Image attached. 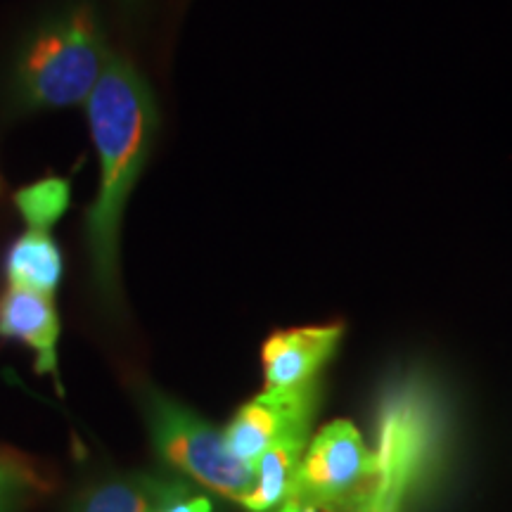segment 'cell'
<instances>
[{
	"instance_id": "obj_1",
	"label": "cell",
	"mask_w": 512,
	"mask_h": 512,
	"mask_svg": "<svg viewBox=\"0 0 512 512\" xmlns=\"http://www.w3.org/2000/svg\"><path fill=\"white\" fill-rule=\"evenodd\" d=\"M88 119L100 159V188L86 216V247L93 283L112 302L119 297L121 219L157 131L155 98L124 57L114 55L95 86Z\"/></svg>"
},
{
	"instance_id": "obj_2",
	"label": "cell",
	"mask_w": 512,
	"mask_h": 512,
	"mask_svg": "<svg viewBox=\"0 0 512 512\" xmlns=\"http://www.w3.org/2000/svg\"><path fill=\"white\" fill-rule=\"evenodd\" d=\"M91 12L64 15L22 48L15 64V95L27 110H62L91 100L112 62Z\"/></svg>"
},
{
	"instance_id": "obj_3",
	"label": "cell",
	"mask_w": 512,
	"mask_h": 512,
	"mask_svg": "<svg viewBox=\"0 0 512 512\" xmlns=\"http://www.w3.org/2000/svg\"><path fill=\"white\" fill-rule=\"evenodd\" d=\"M434 451V413L425 392L399 384L384 396L377 420V475L370 489L342 512H403Z\"/></svg>"
},
{
	"instance_id": "obj_4",
	"label": "cell",
	"mask_w": 512,
	"mask_h": 512,
	"mask_svg": "<svg viewBox=\"0 0 512 512\" xmlns=\"http://www.w3.org/2000/svg\"><path fill=\"white\" fill-rule=\"evenodd\" d=\"M145 408L152 441L166 463L230 501H247L254 489V467L230 453L223 432L159 392L147 394Z\"/></svg>"
},
{
	"instance_id": "obj_5",
	"label": "cell",
	"mask_w": 512,
	"mask_h": 512,
	"mask_svg": "<svg viewBox=\"0 0 512 512\" xmlns=\"http://www.w3.org/2000/svg\"><path fill=\"white\" fill-rule=\"evenodd\" d=\"M375 475L377 456L363 434L349 420H335L309 441L287 498L342 512L366 494Z\"/></svg>"
},
{
	"instance_id": "obj_6",
	"label": "cell",
	"mask_w": 512,
	"mask_h": 512,
	"mask_svg": "<svg viewBox=\"0 0 512 512\" xmlns=\"http://www.w3.org/2000/svg\"><path fill=\"white\" fill-rule=\"evenodd\" d=\"M320 399L318 382L299 389H264L233 415L223 430L235 458L252 465L273 441L299 427H311Z\"/></svg>"
},
{
	"instance_id": "obj_7",
	"label": "cell",
	"mask_w": 512,
	"mask_h": 512,
	"mask_svg": "<svg viewBox=\"0 0 512 512\" xmlns=\"http://www.w3.org/2000/svg\"><path fill=\"white\" fill-rule=\"evenodd\" d=\"M342 335V325L275 332L261 351L266 389H299L318 382V373L335 356Z\"/></svg>"
},
{
	"instance_id": "obj_8",
	"label": "cell",
	"mask_w": 512,
	"mask_h": 512,
	"mask_svg": "<svg viewBox=\"0 0 512 512\" xmlns=\"http://www.w3.org/2000/svg\"><path fill=\"white\" fill-rule=\"evenodd\" d=\"M0 337L17 339L36 351V373L53 375L57 387V339L60 318L50 294L8 287L0 297Z\"/></svg>"
},
{
	"instance_id": "obj_9",
	"label": "cell",
	"mask_w": 512,
	"mask_h": 512,
	"mask_svg": "<svg viewBox=\"0 0 512 512\" xmlns=\"http://www.w3.org/2000/svg\"><path fill=\"white\" fill-rule=\"evenodd\" d=\"M185 498V486L162 475L112 477L91 486L74 512H164Z\"/></svg>"
},
{
	"instance_id": "obj_10",
	"label": "cell",
	"mask_w": 512,
	"mask_h": 512,
	"mask_svg": "<svg viewBox=\"0 0 512 512\" xmlns=\"http://www.w3.org/2000/svg\"><path fill=\"white\" fill-rule=\"evenodd\" d=\"M311 427L287 432L285 437L273 441L254 463V489L242 503L249 512H271L280 508L290 494L292 479L309 448Z\"/></svg>"
},
{
	"instance_id": "obj_11",
	"label": "cell",
	"mask_w": 512,
	"mask_h": 512,
	"mask_svg": "<svg viewBox=\"0 0 512 512\" xmlns=\"http://www.w3.org/2000/svg\"><path fill=\"white\" fill-rule=\"evenodd\" d=\"M5 273L12 287H24V290L53 297L62 278V254L48 233L27 230L12 245Z\"/></svg>"
},
{
	"instance_id": "obj_12",
	"label": "cell",
	"mask_w": 512,
	"mask_h": 512,
	"mask_svg": "<svg viewBox=\"0 0 512 512\" xmlns=\"http://www.w3.org/2000/svg\"><path fill=\"white\" fill-rule=\"evenodd\" d=\"M69 197H72V190L64 178H43L19 190L15 204L29 230L48 233L69 209Z\"/></svg>"
},
{
	"instance_id": "obj_13",
	"label": "cell",
	"mask_w": 512,
	"mask_h": 512,
	"mask_svg": "<svg viewBox=\"0 0 512 512\" xmlns=\"http://www.w3.org/2000/svg\"><path fill=\"white\" fill-rule=\"evenodd\" d=\"M29 486L27 472L0 458V512H12Z\"/></svg>"
},
{
	"instance_id": "obj_14",
	"label": "cell",
	"mask_w": 512,
	"mask_h": 512,
	"mask_svg": "<svg viewBox=\"0 0 512 512\" xmlns=\"http://www.w3.org/2000/svg\"><path fill=\"white\" fill-rule=\"evenodd\" d=\"M164 512H211V503L204 496H185L174 505H169Z\"/></svg>"
},
{
	"instance_id": "obj_15",
	"label": "cell",
	"mask_w": 512,
	"mask_h": 512,
	"mask_svg": "<svg viewBox=\"0 0 512 512\" xmlns=\"http://www.w3.org/2000/svg\"><path fill=\"white\" fill-rule=\"evenodd\" d=\"M275 512H332L328 508H323V505H316V503H309V501H297V498H285L283 505H280Z\"/></svg>"
}]
</instances>
